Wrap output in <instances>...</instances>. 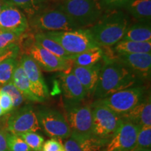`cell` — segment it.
<instances>
[{
    "instance_id": "obj_15",
    "label": "cell",
    "mask_w": 151,
    "mask_h": 151,
    "mask_svg": "<svg viewBox=\"0 0 151 151\" xmlns=\"http://www.w3.org/2000/svg\"><path fill=\"white\" fill-rule=\"evenodd\" d=\"M114 58L129 69L138 78H150L151 53L120 54Z\"/></svg>"
},
{
    "instance_id": "obj_17",
    "label": "cell",
    "mask_w": 151,
    "mask_h": 151,
    "mask_svg": "<svg viewBox=\"0 0 151 151\" xmlns=\"http://www.w3.org/2000/svg\"><path fill=\"white\" fill-rule=\"evenodd\" d=\"M121 118L137 127L151 126V99L150 95L144 97L129 112L122 115Z\"/></svg>"
},
{
    "instance_id": "obj_25",
    "label": "cell",
    "mask_w": 151,
    "mask_h": 151,
    "mask_svg": "<svg viewBox=\"0 0 151 151\" xmlns=\"http://www.w3.org/2000/svg\"><path fill=\"white\" fill-rule=\"evenodd\" d=\"M114 51L117 55L151 53V41L136 42L121 40L115 46Z\"/></svg>"
},
{
    "instance_id": "obj_20",
    "label": "cell",
    "mask_w": 151,
    "mask_h": 151,
    "mask_svg": "<svg viewBox=\"0 0 151 151\" xmlns=\"http://www.w3.org/2000/svg\"><path fill=\"white\" fill-rule=\"evenodd\" d=\"M12 83L22 94L24 99L34 101V102H41L40 100L33 93L29 81L20 62H18L15 69L14 75H13Z\"/></svg>"
},
{
    "instance_id": "obj_14",
    "label": "cell",
    "mask_w": 151,
    "mask_h": 151,
    "mask_svg": "<svg viewBox=\"0 0 151 151\" xmlns=\"http://www.w3.org/2000/svg\"><path fill=\"white\" fill-rule=\"evenodd\" d=\"M20 62L29 81L33 93L43 102L48 98L49 92L40 67L31 57L26 54L23 55Z\"/></svg>"
},
{
    "instance_id": "obj_32",
    "label": "cell",
    "mask_w": 151,
    "mask_h": 151,
    "mask_svg": "<svg viewBox=\"0 0 151 151\" xmlns=\"http://www.w3.org/2000/svg\"><path fill=\"white\" fill-rule=\"evenodd\" d=\"M20 36L12 32L0 29V50L16 44Z\"/></svg>"
},
{
    "instance_id": "obj_38",
    "label": "cell",
    "mask_w": 151,
    "mask_h": 151,
    "mask_svg": "<svg viewBox=\"0 0 151 151\" xmlns=\"http://www.w3.org/2000/svg\"><path fill=\"white\" fill-rule=\"evenodd\" d=\"M131 151H151V150L150 149H143V148H134L133 150H132Z\"/></svg>"
},
{
    "instance_id": "obj_34",
    "label": "cell",
    "mask_w": 151,
    "mask_h": 151,
    "mask_svg": "<svg viewBox=\"0 0 151 151\" xmlns=\"http://www.w3.org/2000/svg\"><path fill=\"white\" fill-rule=\"evenodd\" d=\"M0 106L2 109L4 114L11 112L14 109V104L10 96L1 90H0Z\"/></svg>"
},
{
    "instance_id": "obj_27",
    "label": "cell",
    "mask_w": 151,
    "mask_h": 151,
    "mask_svg": "<svg viewBox=\"0 0 151 151\" xmlns=\"http://www.w3.org/2000/svg\"><path fill=\"white\" fill-rule=\"evenodd\" d=\"M18 63L16 58L12 57L0 64V86H3L12 82L13 75Z\"/></svg>"
},
{
    "instance_id": "obj_18",
    "label": "cell",
    "mask_w": 151,
    "mask_h": 151,
    "mask_svg": "<svg viewBox=\"0 0 151 151\" xmlns=\"http://www.w3.org/2000/svg\"><path fill=\"white\" fill-rule=\"evenodd\" d=\"M101 64L100 62L90 67H78L73 65L71 72L78 78L83 86L87 94H93L99 79Z\"/></svg>"
},
{
    "instance_id": "obj_16",
    "label": "cell",
    "mask_w": 151,
    "mask_h": 151,
    "mask_svg": "<svg viewBox=\"0 0 151 151\" xmlns=\"http://www.w3.org/2000/svg\"><path fill=\"white\" fill-rule=\"evenodd\" d=\"M59 76L66 101L80 102L86 97L88 94L83 86L70 70L61 71Z\"/></svg>"
},
{
    "instance_id": "obj_33",
    "label": "cell",
    "mask_w": 151,
    "mask_h": 151,
    "mask_svg": "<svg viewBox=\"0 0 151 151\" xmlns=\"http://www.w3.org/2000/svg\"><path fill=\"white\" fill-rule=\"evenodd\" d=\"M102 9L107 10H114L124 7L129 0H99Z\"/></svg>"
},
{
    "instance_id": "obj_26",
    "label": "cell",
    "mask_w": 151,
    "mask_h": 151,
    "mask_svg": "<svg viewBox=\"0 0 151 151\" xmlns=\"http://www.w3.org/2000/svg\"><path fill=\"white\" fill-rule=\"evenodd\" d=\"M7 2L21 9L29 18H33L40 10L41 4L44 0H5Z\"/></svg>"
},
{
    "instance_id": "obj_41",
    "label": "cell",
    "mask_w": 151,
    "mask_h": 151,
    "mask_svg": "<svg viewBox=\"0 0 151 151\" xmlns=\"http://www.w3.org/2000/svg\"><path fill=\"white\" fill-rule=\"evenodd\" d=\"M2 50H4V49H2ZM0 50V52H1V50Z\"/></svg>"
},
{
    "instance_id": "obj_13",
    "label": "cell",
    "mask_w": 151,
    "mask_h": 151,
    "mask_svg": "<svg viewBox=\"0 0 151 151\" xmlns=\"http://www.w3.org/2000/svg\"><path fill=\"white\" fill-rule=\"evenodd\" d=\"M28 27L29 24L23 12L4 0L0 12V29L12 32L21 36Z\"/></svg>"
},
{
    "instance_id": "obj_37",
    "label": "cell",
    "mask_w": 151,
    "mask_h": 151,
    "mask_svg": "<svg viewBox=\"0 0 151 151\" xmlns=\"http://www.w3.org/2000/svg\"><path fill=\"white\" fill-rule=\"evenodd\" d=\"M7 132L0 128V151H9L6 139Z\"/></svg>"
},
{
    "instance_id": "obj_2",
    "label": "cell",
    "mask_w": 151,
    "mask_h": 151,
    "mask_svg": "<svg viewBox=\"0 0 151 151\" xmlns=\"http://www.w3.org/2000/svg\"><path fill=\"white\" fill-rule=\"evenodd\" d=\"M128 27L129 20L126 14L114 9L107 10L89 30L98 46L108 48L122 40Z\"/></svg>"
},
{
    "instance_id": "obj_1",
    "label": "cell",
    "mask_w": 151,
    "mask_h": 151,
    "mask_svg": "<svg viewBox=\"0 0 151 151\" xmlns=\"http://www.w3.org/2000/svg\"><path fill=\"white\" fill-rule=\"evenodd\" d=\"M103 58L105 63L101 65L99 79L93 92L97 100L133 87L138 80L129 69L114 58H106L104 55Z\"/></svg>"
},
{
    "instance_id": "obj_36",
    "label": "cell",
    "mask_w": 151,
    "mask_h": 151,
    "mask_svg": "<svg viewBox=\"0 0 151 151\" xmlns=\"http://www.w3.org/2000/svg\"><path fill=\"white\" fill-rule=\"evenodd\" d=\"M19 50L20 48L17 44H14L9 48L4 49L0 52V64L7 58H12V57L17 58Z\"/></svg>"
},
{
    "instance_id": "obj_11",
    "label": "cell",
    "mask_w": 151,
    "mask_h": 151,
    "mask_svg": "<svg viewBox=\"0 0 151 151\" xmlns=\"http://www.w3.org/2000/svg\"><path fill=\"white\" fill-rule=\"evenodd\" d=\"M6 129L10 134L18 136L26 132L39 131L41 127L37 112L30 106L14 111L7 120Z\"/></svg>"
},
{
    "instance_id": "obj_3",
    "label": "cell",
    "mask_w": 151,
    "mask_h": 151,
    "mask_svg": "<svg viewBox=\"0 0 151 151\" xmlns=\"http://www.w3.org/2000/svg\"><path fill=\"white\" fill-rule=\"evenodd\" d=\"M58 9L82 29L91 27L103 14L99 0H62Z\"/></svg>"
},
{
    "instance_id": "obj_43",
    "label": "cell",
    "mask_w": 151,
    "mask_h": 151,
    "mask_svg": "<svg viewBox=\"0 0 151 151\" xmlns=\"http://www.w3.org/2000/svg\"><path fill=\"white\" fill-rule=\"evenodd\" d=\"M62 151H65V149H64V150H62Z\"/></svg>"
},
{
    "instance_id": "obj_22",
    "label": "cell",
    "mask_w": 151,
    "mask_h": 151,
    "mask_svg": "<svg viewBox=\"0 0 151 151\" xmlns=\"http://www.w3.org/2000/svg\"><path fill=\"white\" fill-rule=\"evenodd\" d=\"M124 8L139 21L151 20V0H129Z\"/></svg>"
},
{
    "instance_id": "obj_8",
    "label": "cell",
    "mask_w": 151,
    "mask_h": 151,
    "mask_svg": "<svg viewBox=\"0 0 151 151\" xmlns=\"http://www.w3.org/2000/svg\"><path fill=\"white\" fill-rule=\"evenodd\" d=\"M32 26L40 32H65L80 29L59 9L38 13L32 18Z\"/></svg>"
},
{
    "instance_id": "obj_5",
    "label": "cell",
    "mask_w": 151,
    "mask_h": 151,
    "mask_svg": "<svg viewBox=\"0 0 151 151\" xmlns=\"http://www.w3.org/2000/svg\"><path fill=\"white\" fill-rule=\"evenodd\" d=\"M43 33L61 45L62 48L72 57L98 46L92 39L89 29L86 28L71 31Z\"/></svg>"
},
{
    "instance_id": "obj_7",
    "label": "cell",
    "mask_w": 151,
    "mask_h": 151,
    "mask_svg": "<svg viewBox=\"0 0 151 151\" xmlns=\"http://www.w3.org/2000/svg\"><path fill=\"white\" fill-rule=\"evenodd\" d=\"M144 98V89L142 87H131L115 92L108 97L95 101L104 105L121 116L129 112Z\"/></svg>"
},
{
    "instance_id": "obj_9",
    "label": "cell",
    "mask_w": 151,
    "mask_h": 151,
    "mask_svg": "<svg viewBox=\"0 0 151 151\" xmlns=\"http://www.w3.org/2000/svg\"><path fill=\"white\" fill-rule=\"evenodd\" d=\"M40 127L47 135L54 139H66L71 136L65 117L53 109L43 108L37 113Z\"/></svg>"
},
{
    "instance_id": "obj_24",
    "label": "cell",
    "mask_w": 151,
    "mask_h": 151,
    "mask_svg": "<svg viewBox=\"0 0 151 151\" xmlns=\"http://www.w3.org/2000/svg\"><path fill=\"white\" fill-rule=\"evenodd\" d=\"M104 55V53L102 48L97 46L73 56L71 62L72 65L78 67H90L99 62Z\"/></svg>"
},
{
    "instance_id": "obj_6",
    "label": "cell",
    "mask_w": 151,
    "mask_h": 151,
    "mask_svg": "<svg viewBox=\"0 0 151 151\" xmlns=\"http://www.w3.org/2000/svg\"><path fill=\"white\" fill-rule=\"evenodd\" d=\"M92 136L102 140H109L122 122L120 116L108 107L94 101L92 104Z\"/></svg>"
},
{
    "instance_id": "obj_29",
    "label": "cell",
    "mask_w": 151,
    "mask_h": 151,
    "mask_svg": "<svg viewBox=\"0 0 151 151\" xmlns=\"http://www.w3.org/2000/svg\"><path fill=\"white\" fill-rule=\"evenodd\" d=\"M135 148L150 149L151 126H141L138 127L137 143Z\"/></svg>"
},
{
    "instance_id": "obj_30",
    "label": "cell",
    "mask_w": 151,
    "mask_h": 151,
    "mask_svg": "<svg viewBox=\"0 0 151 151\" xmlns=\"http://www.w3.org/2000/svg\"><path fill=\"white\" fill-rule=\"evenodd\" d=\"M0 90L6 92L10 96L11 99H12L13 104H14V109L18 108L24 101V98L23 96L16 88V86L13 84L12 82L1 86V88H0Z\"/></svg>"
},
{
    "instance_id": "obj_4",
    "label": "cell",
    "mask_w": 151,
    "mask_h": 151,
    "mask_svg": "<svg viewBox=\"0 0 151 151\" xmlns=\"http://www.w3.org/2000/svg\"><path fill=\"white\" fill-rule=\"evenodd\" d=\"M65 119L71 129V135L77 137L92 136V106L80 102L66 101Z\"/></svg>"
},
{
    "instance_id": "obj_28",
    "label": "cell",
    "mask_w": 151,
    "mask_h": 151,
    "mask_svg": "<svg viewBox=\"0 0 151 151\" xmlns=\"http://www.w3.org/2000/svg\"><path fill=\"white\" fill-rule=\"evenodd\" d=\"M19 137L22 138V139L27 143L31 150L37 151L41 150L42 149L43 143H44V138L37 132H29L22 134Z\"/></svg>"
},
{
    "instance_id": "obj_40",
    "label": "cell",
    "mask_w": 151,
    "mask_h": 151,
    "mask_svg": "<svg viewBox=\"0 0 151 151\" xmlns=\"http://www.w3.org/2000/svg\"><path fill=\"white\" fill-rule=\"evenodd\" d=\"M3 1H4V0H0V12H1V7H2Z\"/></svg>"
},
{
    "instance_id": "obj_39",
    "label": "cell",
    "mask_w": 151,
    "mask_h": 151,
    "mask_svg": "<svg viewBox=\"0 0 151 151\" xmlns=\"http://www.w3.org/2000/svg\"><path fill=\"white\" fill-rule=\"evenodd\" d=\"M3 115H4V111L2 110V109H1V106H0V117L2 116Z\"/></svg>"
},
{
    "instance_id": "obj_19",
    "label": "cell",
    "mask_w": 151,
    "mask_h": 151,
    "mask_svg": "<svg viewBox=\"0 0 151 151\" xmlns=\"http://www.w3.org/2000/svg\"><path fill=\"white\" fill-rule=\"evenodd\" d=\"M109 140L94 137H77L71 135L66 139L63 146L65 151H101Z\"/></svg>"
},
{
    "instance_id": "obj_31",
    "label": "cell",
    "mask_w": 151,
    "mask_h": 151,
    "mask_svg": "<svg viewBox=\"0 0 151 151\" xmlns=\"http://www.w3.org/2000/svg\"><path fill=\"white\" fill-rule=\"evenodd\" d=\"M6 139L9 151H31L27 143L18 135L7 133Z\"/></svg>"
},
{
    "instance_id": "obj_23",
    "label": "cell",
    "mask_w": 151,
    "mask_h": 151,
    "mask_svg": "<svg viewBox=\"0 0 151 151\" xmlns=\"http://www.w3.org/2000/svg\"><path fill=\"white\" fill-rule=\"evenodd\" d=\"M35 42L39 44L50 53L53 54L58 58L62 59L71 61L72 56L70 55L66 50L55 41L52 40V39L47 37L43 32H38L34 36Z\"/></svg>"
},
{
    "instance_id": "obj_21",
    "label": "cell",
    "mask_w": 151,
    "mask_h": 151,
    "mask_svg": "<svg viewBox=\"0 0 151 151\" xmlns=\"http://www.w3.org/2000/svg\"><path fill=\"white\" fill-rule=\"evenodd\" d=\"M122 40L148 42L151 41V26L150 21H139L129 26Z\"/></svg>"
},
{
    "instance_id": "obj_12",
    "label": "cell",
    "mask_w": 151,
    "mask_h": 151,
    "mask_svg": "<svg viewBox=\"0 0 151 151\" xmlns=\"http://www.w3.org/2000/svg\"><path fill=\"white\" fill-rule=\"evenodd\" d=\"M138 127L122 120L115 134L101 151H131L137 143Z\"/></svg>"
},
{
    "instance_id": "obj_10",
    "label": "cell",
    "mask_w": 151,
    "mask_h": 151,
    "mask_svg": "<svg viewBox=\"0 0 151 151\" xmlns=\"http://www.w3.org/2000/svg\"><path fill=\"white\" fill-rule=\"evenodd\" d=\"M26 55L31 57L40 67L48 72L66 71L71 69V62L58 58L35 42V39L27 41Z\"/></svg>"
},
{
    "instance_id": "obj_35",
    "label": "cell",
    "mask_w": 151,
    "mask_h": 151,
    "mask_svg": "<svg viewBox=\"0 0 151 151\" xmlns=\"http://www.w3.org/2000/svg\"><path fill=\"white\" fill-rule=\"evenodd\" d=\"M64 150L63 144L57 139L51 138L43 143L42 151H62Z\"/></svg>"
},
{
    "instance_id": "obj_42",
    "label": "cell",
    "mask_w": 151,
    "mask_h": 151,
    "mask_svg": "<svg viewBox=\"0 0 151 151\" xmlns=\"http://www.w3.org/2000/svg\"><path fill=\"white\" fill-rule=\"evenodd\" d=\"M37 151H42V150H37Z\"/></svg>"
}]
</instances>
